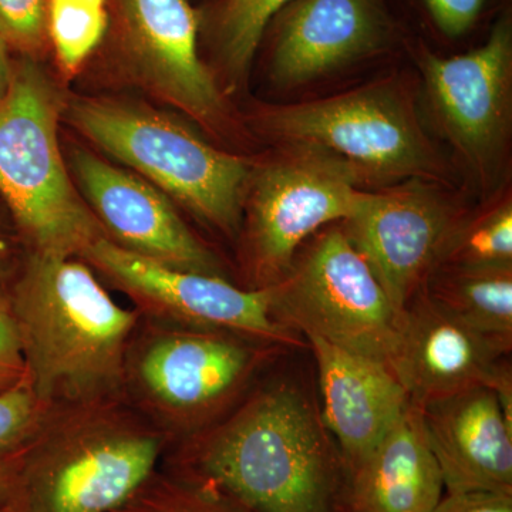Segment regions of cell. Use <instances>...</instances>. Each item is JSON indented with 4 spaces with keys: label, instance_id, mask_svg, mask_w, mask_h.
Wrapping results in <instances>:
<instances>
[{
    "label": "cell",
    "instance_id": "cell-1",
    "mask_svg": "<svg viewBox=\"0 0 512 512\" xmlns=\"http://www.w3.org/2000/svg\"><path fill=\"white\" fill-rule=\"evenodd\" d=\"M168 474L249 512H352L349 468L318 410L289 382L256 393L192 441Z\"/></svg>",
    "mask_w": 512,
    "mask_h": 512
},
{
    "label": "cell",
    "instance_id": "cell-2",
    "mask_svg": "<svg viewBox=\"0 0 512 512\" xmlns=\"http://www.w3.org/2000/svg\"><path fill=\"white\" fill-rule=\"evenodd\" d=\"M13 316L39 402L106 392L123 375L136 315L74 256L33 252L15 286Z\"/></svg>",
    "mask_w": 512,
    "mask_h": 512
},
{
    "label": "cell",
    "instance_id": "cell-3",
    "mask_svg": "<svg viewBox=\"0 0 512 512\" xmlns=\"http://www.w3.org/2000/svg\"><path fill=\"white\" fill-rule=\"evenodd\" d=\"M62 104L35 59H15L12 84L0 104V198L33 252L82 256L106 234L60 153Z\"/></svg>",
    "mask_w": 512,
    "mask_h": 512
},
{
    "label": "cell",
    "instance_id": "cell-4",
    "mask_svg": "<svg viewBox=\"0 0 512 512\" xmlns=\"http://www.w3.org/2000/svg\"><path fill=\"white\" fill-rule=\"evenodd\" d=\"M66 114L104 153L201 220L222 231L238 227L247 161L210 146L173 117L138 104L80 97L70 101Z\"/></svg>",
    "mask_w": 512,
    "mask_h": 512
},
{
    "label": "cell",
    "instance_id": "cell-5",
    "mask_svg": "<svg viewBox=\"0 0 512 512\" xmlns=\"http://www.w3.org/2000/svg\"><path fill=\"white\" fill-rule=\"evenodd\" d=\"M271 293L276 318L293 332L392 366L403 311L342 228L316 238Z\"/></svg>",
    "mask_w": 512,
    "mask_h": 512
},
{
    "label": "cell",
    "instance_id": "cell-6",
    "mask_svg": "<svg viewBox=\"0 0 512 512\" xmlns=\"http://www.w3.org/2000/svg\"><path fill=\"white\" fill-rule=\"evenodd\" d=\"M271 136L342 158L382 178L427 177L436 157L416 114L390 87H367L329 99L275 107L264 114Z\"/></svg>",
    "mask_w": 512,
    "mask_h": 512
},
{
    "label": "cell",
    "instance_id": "cell-7",
    "mask_svg": "<svg viewBox=\"0 0 512 512\" xmlns=\"http://www.w3.org/2000/svg\"><path fill=\"white\" fill-rule=\"evenodd\" d=\"M82 258L141 305L177 322L279 348L303 346L299 333L276 318L271 286L245 291L220 275L184 271L128 251L109 237L94 241Z\"/></svg>",
    "mask_w": 512,
    "mask_h": 512
},
{
    "label": "cell",
    "instance_id": "cell-8",
    "mask_svg": "<svg viewBox=\"0 0 512 512\" xmlns=\"http://www.w3.org/2000/svg\"><path fill=\"white\" fill-rule=\"evenodd\" d=\"M359 174L342 158L303 147L259 173L252 191L251 242L266 286L288 274L306 238L355 212L363 194L356 187Z\"/></svg>",
    "mask_w": 512,
    "mask_h": 512
},
{
    "label": "cell",
    "instance_id": "cell-9",
    "mask_svg": "<svg viewBox=\"0 0 512 512\" xmlns=\"http://www.w3.org/2000/svg\"><path fill=\"white\" fill-rule=\"evenodd\" d=\"M161 443L110 430L57 441L26 458L16 512H114L156 473Z\"/></svg>",
    "mask_w": 512,
    "mask_h": 512
},
{
    "label": "cell",
    "instance_id": "cell-10",
    "mask_svg": "<svg viewBox=\"0 0 512 512\" xmlns=\"http://www.w3.org/2000/svg\"><path fill=\"white\" fill-rule=\"evenodd\" d=\"M457 221L439 194L412 180L377 194L363 192L342 229L390 301L404 311L436 269Z\"/></svg>",
    "mask_w": 512,
    "mask_h": 512
},
{
    "label": "cell",
    "instance_id": "cell-11",
    "mask_svg": "<svg viewBox=\"0 0 512 512\" xmlns=\"http://www.w3.org/2000/svg\"><path fill=\"white\" fill-rule=\"evenodd\" d=\"M421 72L441 126L483 168L503 146L511 113L512 33L498 23L484 46L454 57L424 53Z\"/></svg>",
    "mask_w": 512,
    "mask_h": 512
},
{
    "label": "cell",
    "instance_id": "cell-12",
    "mask_svg": "<svg viewBox=\"0 0 512 512\" xmlns=\"http://www.w3.org/2000/svg\"><path fill=\"white\" fill-rule=\"evenodd\" d=\"M72 168L77 187L111 241L174 268L218 275L217 258L195 238L163 191L82 148L73 151Z\"/></svg>",
    "mask_w": 512,
    "mask_h": 512
},
{
    "label": "cell",
    "instance_id": "cell-13",
    "mask_svg": "<svg viewBox=\"0 0 512 512\" xmlns=\"http://www.w3.org/2000/svg\"><path fill=\"white\" fill-rule=\"evenodd\" d=\"M507 356L421 288L404 308L390 370L410 403L423 409L478 387L494 390L511 373Z\"/></svg>",
    "mask_w": 512,
    "mask_h": 512
},
{
    "label": "cell",
    "instance_id": "cell-14",
    "mask_svg": "<svg viewBox=\"0 0 512 512\" xmlns=\"http://www.w3.org/2000/svg\"><path fill=\"white\" fill-rule=\"evenodd\" d=\"M131 70L148 90L204 124L222 99L198 55V19L188 0H116Z\"/></svg>",
    "mask_w": 512,
    "mask_h": 512
},
{
    "label": "cell",
    "instance_id": "cell-15",
    "mask_svg": "<svg viewBox=\"0 0 512 512\" xmlns=\"http://www.w3.org/2000/svg\"><path fill=\"white\" fill-rule=\"evenodd\" d=\"M247 340L221 330L168 333L141 357V380L167 409L191 419L208 416L242 389L264 357L282 349Z\"/></svg>",
    "mask_w": 512,
    "mask_h": 512
},
{
    "label": "cell",
    "instance_id": "cell-16",
    "mask_svg": "<svg viewBox=\"0 0 512 512\" xmlns=\"http://www.w3.org/2000/svg\"><path fill=\"white\" fill-rule=\"evenodd\" d=\"M306 340L318 367L320 419L352 476L406 412L409 396L382 363L316 336Z\"/></svg>",
    "mask_w": 512,
    "mask_h": 512
},
{
    "label": "cell",
    "instance_id": "cell-17",
    "mask_svg": "<svg viewBox=\"0 0 512 512\" xmlns=\"http://www.w3.org/2000/svg\"><path fill=\"white\" fill-rule=\"evenodd\" d=\"M420 410L447 493L512 494V426L493 390L478 387Z\"/></svg>",
    "mask_w": 512,
    "mask_h": 512
},
{
    "label": "cell",
    "instance_id": "cell-18",
    "mask_svg": "<svg viewBox=\"0 0 512 512\" xmlns=\"http://www.w3.org/2000/svg\"><path fill=\"white\" fill-rule=\"evenodd\" d=\"M380 0H293L276 40L272 73L285 86L308 83L382 46Z\"/></svg>",
    "mask_w": 512,
    "mask_h": 512
},
{
    "label": "cell",
    "instance_id": "cell-19",
    "mask_svg": "<svg viewBox=\"0 0 512 512\" xmlns=\"http://www.w3.org/2000/svg\"><path fill=\"white\" fill-rule=\"evenodd\" d=\"M443 490L421 410L410 403L382 443L350 476V511L433 512Z\"/></svg>",
    "mask_w": 512,
    "mask_h": 512
},
{
    "label": "cell",
    "instance_id": "cell-20",
    "mask_svg": "<svg viewBox=\"0 0 512 512\" xmlns=\"http://www.w3.org/2000/svg\"><path fill=\"white\" fill-rule=\"evenodd\" d=\"M423 289L441 309L510 356L512 266L437 268Z\"/></svg>",
    "mask_w": 512,
    "mask_h": 512
},
{
    "label": "cell",
    "instance_id": "cell-21",
    "mask_svg": "<svg viewBox=\"0 0 512 512\" xmlns=\"http://www.w3.org/2000/svg\"><path fill=\"white\" fill-rule=\"evenodd\" d=\"M505 266H512L510 204L485 212L474 220H458L444 242L436 269Z\"/></svg>",
    "mask_w": 512,
    "mask_h": 512
},
{
    "label": "cell",
    "instance_id": "cell-22",
    "mask_svg": "<svg viewBox=\"0 0 512 512\" xmlns=\"http://www.w3.org/2000/svg\"><path fill=\"white\" fill-rule=\"evenodd\" d=\"M39 403L28 380L0 393V510L16 512Z\"/></svg>",
    "mask_w": 512,
    "mask_h": 512
},
{
    "label": "cell",
    "instance_id": "cell-23",
    "mask_svg": "<svg viewBox=\"0 0 512 512\" xmlns=\"http://www.w3.org/2000/svg\"><path fill=\"white\" fill-rule=\"evenodd\" d=\"M107 28V0H47V36L64 72L80 69Z\"/></svg>",
    "mask_w": 512,
    "mask_h": 512
},
{
    "label": "cell",
    "instance_id": "cell-24",
    "mask_svg": "<svg viewBox=\"0 0 512 512\" xmlns=\"http://www.w3.org/2000/svg\"><path fill=\"white\" fill-rule=\"evenodd\" d=\"M293 0H228L222 13V56L229 72L239 76L248 69L266 25Z\"/></svg>",
    "mask_w": 512,
    "mask_h": 512
},
{
    "label": "cell",
    "instance_id": "cell-25",
    "mask_svg": "<svg viewBox=\"0 0 512 512\" xmlns=\"http://www.w3.org/2000/svg\"><path fill=\"white\" fill-rule=\"evenodd\" d=\"M114 512H249L204 485L154 473L134 497Z\"/></svg>",
    "mask_w": 512,
    "mask_h": 512
},
{
    "label": "cell",
    "instance_id": "cell-26",
    "mask_svg": "<svg viewBox=\"0 0 512 512\" xmlns=\"http://www.w3.org/2000/svg\"><path fill=\"white\" fill-rule=\"evenodd\" d=\"M0 35L12 53L35 59L46 45L47 0H0Z\"/></svg>",
    "mask_w": 512,
    "mask_h": 512
},
{
    "label": "cell",
    "instance_id": "cell-27",
    "mask_svg": "<svg viewBox=\"0 0 512 512\" xmlns=\"http://www.w3.org/2000/svg\"><path fill=\"white\" fill-rule=\"evenodd\" d=\"M28 380L18 323L9 308L0 301V393Z\"/></svg>",
    "mask_w": 512,
    "mask_h": 512
},
{
    "label": "cell",
    "instance_id": "cell-28",
    "mask_svg": "<svg viewBox=\"0 0 512 512\" xmlns=\"http://www.w3.org/2000/svg\"><path fill=\"white\" fill-rule=\"evenodd\" d=\"M437 26L448 36L466 33L485 0H426Z\"/></svg>",
    "mask_w": 512,
    "mask_h": 512
},
{
    "label": "cell",
    "instance_id": "cell-29",
    "mask_svg": "<svg viewBox=\"0 0 512 512\" xmlns=\"http://www.w3.org/2000/svg\"><path fill=\"white\" fill-rule=\"evenodd\" d=\"M433 512H512V494L497 491L447 493Z\"/></svg>",
    "mask_w": 512,
    "mask_h": 512
},
{
    "label": "cell",
    "instance_id": "cell-30",
    "mask_svg": "<svg viewBox=\"0 0 512 512\" xmlns=\"http://www.w3.org/2000/svg\"><path fill=\"white\" fill-rule=\"evenodd\" d=\"M13 64L15 59L12 57V50L0 35V104L8 96L10 84H12Z\"/></svg>",
    "mask_w": 512,
    "mask_h": 512
},
{
    "label": "cell",
    "instance_id": "cell-31",
    "mask_svg": "<svg viewBox=\"0 0 512 512\" xmlns=\"http://www.w3.org/2000/svg\"><path fill=\"white\" fill-rule=\"evenodd\" d=\"M6 249H8V247H6V242L3 241L2 237H0V264H2L3 258H5Z\"/></svg>",
    "mask_w": 512,
    "mask_h": 512
},
{
    "label": "cell",
    "instance_id": "cell-32",
    "mask_svg": "<svg viewBox=\"0 0 512 512\" xmlns=\"http://www.w3.org/2000/svg\"><path fill=\"white\" fill-rule=\"evenodd\" d=\"M0 512H10V511H6V510H0Z\"/></svg>",
    "mask_w": 512,
    "mask_h": 512
}]
</instances>
